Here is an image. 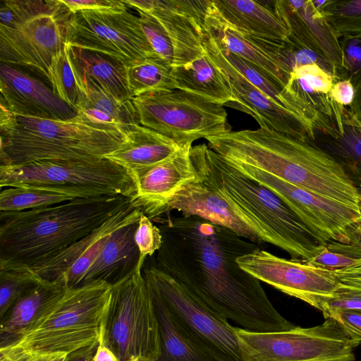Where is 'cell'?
<instances>
[{"mask_svg": "<svg viewBox=\"0 0 361 361\" xmlns=\"http://www.w3.org/2000/svg\"><path fill=\"white\" fill-rule=\"evenodd\" d=\"M166 217L154 221L163 237L154 258L161 270L239 328L275 332L295 326L274 307L260 281L237 262L258 244L200 217Z\"/></svg>", "mask_w": 361, "mask_h": 361, "instance_id": "1", "label": "cell"}, {"mask_svg": "<svg viewBox=\"0 0 361 361\" xmlns=\"http://www.w3.org/2000/svg\"><path fill=\"white\" fill-rule=\"evenodd\" d=\"M228 162L250 166L312 193L361 209V193L343 167L309 141L259 128L207 139Z\"/></svg>", "mask_w": 361, "mask_h": 361, "instance_id": "2", "label": "cell"}, {"mask_svg": "<svg viewBox=\"0 0 361 361\" xmlns=\"http://www.w3.org/2000/svg\"><path fill=\"white\" fill-rule=\"evenodd\" d=\"M130 204V198L105 195L0 212V262L30 267L71 246Z\"/></svg>", "mask_w": 361, "mask_h": 361, "instance_id": "3", "label": "cell"}, {"mask_svg": "<svg viewBox=\"0 0 361 361\" xmlns=\"http://www.w3.org/2000/svg\"><path fill=\"white\" fill-rule=\"evenodd\" d=\"M198 178L220 192L247 221L262 243L305 262L318 251L317 236L272 191L245 176L206 144L192 146Z\"/></svg>", "mask_w": 361, "mask_h": 361, "instance_id": "4", "label": "cell"}, {"mask_svg": "<svg viewBox=\"0 0 361 361\" xmlns=\"http://www.w3.org/2000/svg\"><path fill=\"white\" fill-rule=\"evenodd\" d=\"M0 131V166H11L104 157L127 140L128 130L94 121L80 111L71 120L54 121L18 115L1 105Z\"/></svg>", "mask_w": 361, "mask_h": 361, "instance_id": "5", "label": "cell"}, {"mask_svg": "<svg viewBox=\"0 0 361 361\" xmlns=\"http://www.w3.org/2000/svg\"><path fill=\"white\" fill-rule=\"evenodd\" d=\"M112 286L94 281L69 288L0 356L70 353L99 340Z\"/></svg>", "mask_w": 361, "mask_h": 361, "instance_id": "6", "label": "cell"}, {"mask_svg": "<svg viewBox=\"0 0 361 361\" xmlns=\"http://www.w3.org/2000/svg\"><path fill=\"white\" fill-rule=\"evenodd\" d=\"M0 187L37 188L75 197L120 195L131 198L136 192L129 172L105 157L0 166Z\"/></svg>", "mask_w": 361, "mask_h": 361, "instance_id": "7", "label": "cell"}, {"mask_svg": "<svg viewBox=\"0 0 361 361\" xmlns=\"http://www.w3.org/2000/svg\"><path fill=\"white\" fill-rule=\"evenodd\" d=\"M99 342L118 361H156L160 355L159 324L142 271L111 287Z\"/></svg>", "mask_w": 361, "mask_h": 361, "instance_id": "8", "label": "cell"}, {"mask_svg": "<svg viewBox=\"0 0 361 361\" xmlns=\"http://www.w3.org/2000/svg\"><path fill=\"white\" fill-rule=\"evenodd\" d=\"M243 361H355L361 336L328 317L312 327L275 332L235 328Z\"/></svg>", "mask_w": 361, "mask_h": 361, "instance_id": "9", "label": "cell"}, {"mask_svg": "<svg viewBox=\"0 0 361 361\" xmlns=\"http://www.w3.org/2000/svg\"><path fill=\"white\" fill-rule=\"evenodd\" d=\"M140 124L180 146L231 130L223 105L182 90L148 92L132 98Z\"/></svg>", "mask_w": 361, "mask_h": 361, "instance_id": "10", "label": "cell"}, {"mask_svg": "<svg viewBox=\"0 0 361 361\" xmlns=\"http://www.w3.org/2000/svg\"><path fill=\"white\" fill-rule=\"evenodd\" d=\"M143 265L146 281L159 294L168 311L189 338L215 361H243L235 328L161 270L152 256Z\"/></svg>", "mask_w": 361, "mask_h": 361, "instance_id": "11", "label": "cell"}, {"mask_svg": "<svg viewBox=\"0 0 361 361\" xmlns=\"http://www.w3.org/2000/svg\"><path fill=\"white\" fill-rule=\"evenodd\" d=\"M229 164L276 194L312 231L321 245L331 241L361 245V209L312 193L259 169Z\"/></svg>", "mask_w": 361, "mask_h": 361, "instance_id": "12", "label": "cell"}, {"mask_svg": "<svg viewBox=\"0 0 361 361\" xmlns=\"http://www.w3.org/2000/svg\"><path fill=\"white\" fill-rule=\"evenodd\" d=\"M68 43L73 47L109 56L128 67L158 56L139 16L125 11H81L72 13Z\"/></svg>", "mask_w": 361, "mask_h": 361, "instance_id": "13", "label": "cell"}, {"mask_svg": "<svg viewBox=\"0 0 361 361\" xmlns=\"http://www.w3.org/2000/svg\"><path fill=\"white\" fill-rule=\"evenodd\" d=\"M71 15L61 4L57 10L38 15L15 27L0 26L1 62L27 67L48 80L53 59L68 42Z\"/></svg>", "mask_w": 361, "mask_h": 361, "instance_id": "14", "label": "cell"}, {"mask_svg": "<svg viewBox=\"0 0 361 361\" xmlns=\"http://www.w3.org/2000/svg\"><path fill=\"white\" fill-rule=\"evenodd\" d=\"M240 267L258 280L322 311L340 285L336 274L299 259H286L258 248L239 257Z\"/></svg>", "mask_w": 361, "mask_h": 361, "instance_id": "15", "label": "cell"}, {"mask_svg": "<svg viewBox=\"0 0 361 361\" xmlns=\"http://www.w3.org/2000/svg\"><path fill=\"white\" fill-rule=\"evenodd\" d=\"M156 18L169 35L176 51L173 67L190 63L205 54L204 25L209 0H123Z\"/></svg>", "mask_w": 361, "mask_h": 361, "instance_id": "16", "label": "cell"}, {"mask_svg": "<svg viewBox=\"0 0 361 361\" xmlns=\"http://www.w3.org/2000/svg\"><path fill=\"white\" fill-rule=\"evenodd\" d=\"M204 50L225 73L236 102L230 105L252 116L260 128L284 133L301 140H314L317 126L281 106L246 80L210 48Z\"/></svg>", "mask_w": 361, "mask_h": 361, "instance_id": "17", "label": "cell"}, {"mask_svg": "<svg viewBox=\"0 0 361 361\" xmlns=\"http://www.w3.org/2000/svg\"><path fill=\"white\" fill-rule=\"evenodd\" d=\"M191 147L192 145H186L161 162L129 172L136 188L130 202L152 221L157 219L160 208L180 188L199 180L190 157Z\"/></svg>", "mask_w": 361, "mask_h": 361, "instance_id": "18", "label": "cell"}, {"mask_svg": "<svg viewBox=\"0 0 361 361\" xmlns=\"http://www.w3.org/2000/svg\"><path fill=\"white\" fill-rule=\"evenodd\" d=\"M0 92L1 103L18 115L64 121L78 114L77 108L64 102L42 81L1 62Z\"/></svg>", "mask_w": 361, "mask_h": 361, "instance_id": "19", "label": "cell"}, {"mask_svg": "<svg viewBox=\"0 0 361 361\" xmlns=\"http://www.w3.org/2000/svg\"><path fill=\"white\" fill-rule=\"evenodd\" d=\"M171 210L186 217H200L258 245L262 243L245 217L220 192L200 179L185 184L171 196L160 208L157 219Z\"/></svg>", "mask_w": 361, "mask_h": 361, "instance_id": "20", "label": "cell"}, {"mask_svg": "<svg viewBox=\"0 0 361 361\" xmlns=\"http://www.w3.org/2000/svg\"><path fill=\"white\" fill-rule=\"evenodd\" d=\"M204 28L224 49L260 67L286 87L292 68L283 51L286 42L260 39L230 26L218 15L212 1Z\"/></svg>", "mask_w": 361, "mask_h": 361, "instance_id": "21", "label": "cell"}, {"mask_svg": "<svg viewBox=\"0 0 361 361\" xmlns=\"http://www.w3.org/2000/svg\"><path fill=\"white\" fill-rule=\"evenodd\" d=\"M273 6L288 27L290 37L329 61L344 68V59L338 36L312 1H273Z\"/></svg>", "mask_w": 361, "mask_h": 361, "instance_id": "22", "label": "cell"}, {"mask_svg": "<svg viewBox=\"0 0 361 361\" xmlns=\"http://www.w3.org/2000/svg\"><path fill=\"white\" fill-rule=\"evenodd\" d=\"M218 15L230 26L267 40L288 42L290 32L274 6L252 0H212Z\"/></svg>", "mask_w": 361, "mask_h": 361, "instance_id": "23", "label": "cell"}, {"mask_svg": "<svg viewBox=\"0 0 361 361\" xmlns=\"http://www.w3.org/2000/svg\"><path fill=\"white\" fill-rule=\"evenodd\" d=\"M139 219L121 226L111 235L80 286L94 281L113 286L137 270L140 252L134 235Z\"/></svg>", "mask_w": 361, "mask_h": 361, "instance_id": "24", "label": "cell"}, {"mask_svg": "<svg viewBox=\"0 0 361 361\" xmlns=\"http://www.w3.org/2000/svg\"><path fill=\"white\" fill-rule=\"evenodd\" d=\"M68 289L63 281L42 280L18 298L0 317V348L16 342Z\"/></svg>", "mask_w": 361, "mask_h": 361, "instance_id": "25", "label": "cell"}, {"mask_svg": "<svg viewBox=\"0 0 361 361\" xmlns=\"http://www.w3.org/2000/svg\"><path fill=\"white\" fill-rule=\"evenodd\" d=\"M127 135V140L104 157L125 168L128 172L161 162L183 147L172 139L141 125L132 126Z\"/></svg>", "mask_w": 361, "mask_h": 361, "instance_id": "26", "label": "cell"}, {"mask_svg": "<svg viewBox=\"0 0 361 361\" xmlns=\"http://www.w3.org/2000/svg\"><path fill=\"white\" fill-rule=\"evenodd\" d=\"M173 75L176 90L223 106L236 102L226 75L207 52L188 64L173 67Z\"/></svg>", "mask_w": 361, "mask_h": 361, "instance_id": "27", "label": "cell"}, {"mask_svg": "<svg viewBox=\"0 0 361 361\" xmlns=\"http://www.w3.org/2000/svg\"><path fill=\"white\" fill-rule=\"evenodd\" d=\"M81 73L85 82V90L76 106L78 111L94 121L117 125L127 130L135 125H140L132 99L126 102L117 99L90 77Z\"/></svg>", "mask_w": 361, "mask_h": 361, "instance_id": "28", "label": "cell"}, {"mask_svg": "<svg viewBox=\"0 0 361 361\" xmlns=\"http://www.w3.org/2000/svg\"><path fill=\"white\" fill-rule=\"evenodd\" d=\"M147 283L159 324L160 355L156 361H215L189 338L172 317L157 290Z\"/></svg>", "mask_w": 361, "mask_h": 361, "instance_id": "29", "label": "cell"}, {"mask_svg": "<svg viewBox=\"0 0 361 361\" xmlns=\"http://www.w3.org/2000/svg\"><path fill=\"white\" fill-rule=\"evenodd\" d=\"M71 54L81 72L106 92L122 102L132 99L123 63L109 56L73 47Z\"/></svg>", "mask_w": 361, "mask_h": 361, "instance_id": "30", "label": "cell"}, {"mask_svg": "<svg viewBox=\"0 0 361 361\" xmlns=\"http://www.w3.org/2000/svg\"><path fill=\"white\" fill-rule=\"evenodd\" d=\"M131 97L155 92L176 90L173 66L159 56L147 58L126 67Z\"/></svg>", "mask_w": 361, "mask_h": 361, "instance_id": "31", "label": "cell"}, {"mask_svg": "<svg viewBox=\"0 0 361 361\" xmlns=\"http://www.w3.org/2000/svg\"><path fill=\"white\" fill-rule=\"evenodd\" d=\"M48 80L54 92L61 99L76 108L85 90V82L68 42L53 59L48 71Z\"/></svg>", "mask_w": 361, "mask_h": 361, "instance_id": "32", "label": "cell"}, {"mask_svg": "<svg viewBox=\"0 0 361 361\" xmlns=\"http://www.w3.org/2000/svg\"><path fill=\"white\" fill-rule=\"evenodd\" d=\"M75 197L66 194L31 187H8L0 192V212H22L47 207Z\"/></svg>", "mask_w": 361, "mask_h": 361, "instance_id": "33", "label": "cell"}, {"mask_svg": "<svg viewBox=\"0 0 361 361\" xmlns=\"http://www.w3.org/2000/svg\"><path fill=\"white\" fill-rule=\"evenodd\" d=\"M319 10L338 37L361 39V0H327Z\"/></svg>", "mask_w": 361, "mask_h": 361, "instance_id": "34", "label": "cell"}, {"mask_svg": "<svg viewBox=\"0 0 361 361\" xmlns=\"http://www.w3.org/2000/svg\"><path fill=\"white\" fill-rule=\"evenodd\" d=\"M42 280L27 266L0 262V317L18 298Z\"/></svg>", "mask_w": 361, "mask_h": 361, "instance_id": "35", "label": "cell"}, {"mask_svg": "<svg viewBox=\"0 0 361 361\" xmlns=\"http://www.w3.org/2000/svg\"><path fill=\"white\" fill-rule=\"evenodd\" d=\"M360 259L361 245L331 241L321 245L306 262L314 267L338 271L355 266Z\"/></svg>", "mask_w": 361, "mask_h": 361, "instance_id": "36", "label": "cell"}, {"mask_svg": "<svg viewBox=\"0 0 361 361\" xmlns=\"http://www.w3.org/2000/svg\"><path fill=\"white\" fill-rule=\"evenodd\" d=\"M59 1L3 0L0 6V26L15 27L40 14L57 10Z\"/></svg>", "mask_w": 361, "mask_h": 361, "instance_id": "37", "label": "cell"}, {"mask_svg": "<svg viewBox=\"0 0 361 361\" xmlns=\"http://www.w3.org/2000/svg\"><path fill=\"white\" fill-rule=\"evenodd\" d=\"M142 30L156 54L173 67L176 62L173 44L166 30L151 15L137 11Z\"/></svg>", "mask_w": 361, "mask_h": 361, "instance_id": "38", "label": "cell"}, {"mask_svg": "<svg viewBox=\"0 0 361 361\" xmlns=\"http://www.w3.org/2000/svg\"><path fill=\"white\" fill-rule=\"evenodd\" d=\"M134 239L140 252L137 270L142 271L146 259L152 257L160 249L163 237L160 228L142 213L138 221Z\"/></svg>", "mask_w": 361, "mask_h": 361, "instance_id": "39", "label": "cell"}, {"mask_svg": "<svg viewBox=\"0 0 361 361\" xmlns=\"http://www.w3.org/2000/svg\"><path fill=\"white\" fill-rule=\"evenodd\" d=\"M361 312V286L343 283L324 304L322 312L324 317L331 311Z\"/></svg>", "mask_w": 361, "mask_h": 361, "instance_id": "40", "label": "cell"}, {"mask_svg": "<svg viewBox=\"0 0 361 361\" xmlns=\"http://www.w3.org/2000/svg\"><path fill=\"white\" fill-rule=\"evenodd\" d=\"M343 39L344 68L351 73L350 80L355 78V86L361 80V39Z\"/></svg>", "mask_w": 361, "mask_h": 361, "instance_id": "41", "label": "cell"}, {"mask_svg": "<svg viewBox=\"0 0 361 361\" xmlns=\"http://www.w3.org/2000/svg\"><path fill=\"white\" fill-rule=\"evenodd\" d=\"M350 115L348 120L343 116V133L340 137L345 148L361 159V120Z\"/></svg>", "mask_w": 361, "mask_h": 361, "instance_id": "42", "label": "cell"}, {"mask_svg": "<svg viewBox=\"0 0 361 361\" xmlns=\"http://www.w3.org/2000/svg\"><path fill=\"white\" fill-rule=\"evenodd\" d=\"M71 13L81 11H125L127 5L123 1L116 0H59Z\"/></svg>", "mask_w": 361, "mask_h": 361, "instance_id": "43", "label": "cell"}, {"mask_svg": "<svg viewBox=\"0 0 361 361\" xmlns=\"http://www.w3.org/2000/svg\"><path fill=\"white\" fill-rule=\"evenodd\" d=\"M331 99L341 106L351 105L353 102L355 90L350 79L335 82L330 91Z\"/></svg>", "mask_w": 361, "mask_h": 361, "instance_id": "44", "label": "cell"}, {"mask_svg": "<svg viewBox=\"0 0 361 361\" xmlns=\"http://www.w3.org/2000/svg\"><path fill=\"white\" fill-rule=\"evenodd\" d=\"M332 317L361 336V312L337 310L329 312L324 318Z\"/></svg>", "mask_w": 361, "mask_h": 361, "instance_id": "45", "label": "cell"}, {"mask_svg": "<svg viewBox=\"0 0 361 361\" xmlns=\"http://www.w3.org/2000/svg\"><path fill=\"white\" fill-rule=\"evenodd\" d=\"M68 353L25 355L14 357L0 356V361H65Z\"/></svg>", "mask_w": 361, "mask_h": 361, "instance_id": "46", "label": "cell"}, {"mask_svg": "<svg viewBox=\"0 0 361 361\" xmlns=\"http://www.w3.org/2000/svg\"><path fill=\"white\" fill-rule=\"evenodd\" d=\"M99 345V340L68 354L65 361H92Z\"/></svg>", "mask_w": 361, "mask_h": 361, "instance_id": "47", "label": "cell"}, {"mask_svg": "<svg viewBox=\"0 0 361 361\" xmlns=\"http://www.w3.org/2000/svg\"><path fill=\"white\" fill-rule=\"evenodd\" d=\"M92 361H118V360L111 350L99 342Z\"/></svg>", "mask_w": 361, "mask_h": 361, "instance_id": "48", "label": "cell"}, {"mask_svg": "<svg viewBox=\"0 0 361 361\" xmlns=\"http://www.w3.org/2000/svg\"><path fill=\"white\" fill-rule=\"evenodd\" d=\"M355 94L352 106L351 114L361 120V80L355 86Z\"/></svg>", "mask_w": 361, "mask_h": 361, "instance_id": "49", "label": "cell"}, {"mask_svg": "<svg viewBox=\"0 0 361 361\" xmlns=\"http://www.w3.org/2000/svg\"><path fill=\"white\" fill-rule=\"evenodd\" d=\"M338 277H361V259L353 267L347 269L334 271Z\"/></svg>", "mask_w": 361, "mask_h": 361, "instance_id": "50", "label": "cell"}]
</instances>
